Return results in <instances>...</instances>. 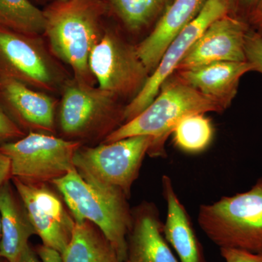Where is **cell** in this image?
<instances>
[{"label": "cell", "instance_id": "cell-31", "mask_svg": "<svg viewBox=\"0 0 262 262\" xmlns=\"http://www.w3.org/2000/svg\"><path fill=\"white\" fill-rule=\"evenodd\" d=\"M2 237V227H1V219H0V243H1Z\"/></svg>", "mask_w": 262, "mask_h": 262}, {"label": "cell", "instance_id": "cell-17", "mask_svg": "<svg viewBox=\"0 0 262 262\" xmlns=\"http://www.w3.org/2000/svg\"><path fill=\"white\" fill-rule=\"evenodd\" d=\"M162 189L167 206L163 234L169 246L173 248L180 262H208L189 213L168 176L162 177Z\"/></svg>", "mask_w": 262, "mask_h": 262}, {"label": "cell", "instance_id": "cell-30", "mask_svg": "<svg viewBox=\"0 0 262 262\" xmlns=\"http://www.w3.org/2000/svg\"><path fill=\"white\" fill-rule=\"evenodd\" d=\"M17 262H42L37 253L29 246L22 253Z\"/></svg>", "mask_w": 262, "mask_h": 262}, {"label": "cell", "instance_id": "cell-21", "mask_svg": "<svg viewBox=\"0 0 262 262\" xmlns=\"http://www.w3.org/2000/svg\"><path fill=\"white\" fill-rule=\"evenodd\" d=\"M206 114H193L184 117L173 133L175 145L187 154H199L211 145L214 129Z\"/></svg>", "mask_w": 262, "mask_h": 262}, {"label": "cell", "instance_id": "cell-14", "mask_svg": "<svg viewBox=\"0 0 262 262\" xmlns=\"http://www.w3.org/2000/svg\"><path fill=\"white\" fill-rule=\"evenodd\" d=\"M125 262H179L164 237L159 211L151 203L132 211Z\"/></svg>", "mask_w": 262, "mask_h": 262}, {"label": "cell", "instance_id": "cell-4", "mask_svg": "<svg viewBox=\"0 0 262 262\" xmlns=\"http://www.w3.org/2000/svg\"><path fill=\"white\" fill-rule=\"evenodd\" d=\"M198 222L220 248L262 253V177L246 192L201 205Z\"/></svg>", "mask_w": 262, "mask_h": 262}, {"label": "cell", "instance_id": "cell-9", "mask_svg": "<svg viewBox=\"0 0 262 262\" xmlns=\"http://www.w3.org/2000/svg\"><path fill=\"white\" fill-rule=\"evenodd\" d=\"M89 67L98 87L118 98L134 97L150 75L136 46L110 30H104L91 51Z\"/></svg>", "mask_w": 262, "mask_h": 262}, {"label": "cell", "instance_id": "cell-13", "mask_svg": "<svg viewBox=\"0 0 262 262\" xmlns=\"http://www.w3.org/2000/svg\"><path fill=\"white\" fill-rule=\"evenodd\" d=\"M0 98L24 127L34 132H55L57 101L49 94L0 73Z\"/></svg>", "mask_w": 262, "mask_h": 262}, {"label": "cell", "instance_id": "cell-1", "mask_svg": "<svg viewBox=\"0 0 262 262\" xmlns=\"http://www.w3.org/2000/svg\"><path fill=\"white\" fill-rule=\"evenodd\" d=\"M106 5L101 0L56 1L44 10L45 35L48 46L59 61L70 67L74 79L94 85L89 58L102 37V18Z\"/></svg>", "mask_w": 262, "mask_h": 262}, {"label": "cell", "instance_id": "cell-5", "mask_svg": "<svg viewBox=\"0 0 262 262\" xmlns=\"http://www.w3.org/2000/svg\"><path fill=\"white\" fill-rule=\"evenodd\" d=\"M61 91L58 120L65 136L106 138L123 124L125 106L122 107L115 94L74 78L67 81Z\"/></svg>", "mask_w": 262, "mask_h": 262}, {"label": "cell", "instance_id": "cell-29", "mask_svg": "<svg viewBox=\"0 0 262 262\" xmlns=\"http://www.w3.org/2000/svg\"><path fill=\"white\" fill-rule=\"evenodd\" d=\"M259 0H229L231 5V10H242L244 11L250 12L256 6Z\"/></svg>", "mask_w": 262, "mask_h": 262}, {"label": "cell", "instance_id": "cell-12", "mask_svg": "<svg viewBox=\"0 0 262 262\" xmlns=\"http://www.w3.org/2000/svg\"><path fill=\"white\" fill-rule=\"evenodd\" d=\"M247 24L229 14L217 19L196 39L177 70H185L213 62L246 61L245 38Z\"/></svg>", "mask_w": 262, "mask_h": 262}, {"label": "cell", "instance_id": "cell-18", "mask_svg": "<svg viewBox=\"0 0 262 262\" xmlns=\"http://www.w3.org/2000/svg\"><path fill=\"white\" fill-rule=\"evenodd\" d=\"M20 204L7 181L0 187V257L7 262H17L29 246V238L35 234L23 205Z\"/></svg>", "mask_w": 262, "mask_h": 262}, {"label": "cell", "instance_id": "cell-6", "mask_svg": "<svg viewBox=\"0 0 262 262\" xmlns=\"http://www.w3.org/2000/svg\"><path fill=\"white\" fill-rule=\"evenodd\" d=\"M0 73L47 94L62 91L70 80L67 71L41 36L0 27Z\"/></svg>", "mask_w": 262, "mask_h": 262}, {"label": "cell", "instance_id": "cell-15", "mask_svg": "<svg viewBox=\"0 0 262 262\" xmlns=\"http://www.w3.org/2000/svg\"><path fill=\"white\" fill-rule=\"evenodd\" d=\"M250 71L253 67L247 61H219L177 70L176 75L225 110L237 94L241 77Z\"/></svg>", "mask_w": 262, "mask_h": 262}, {"label": "cell", "instance_id": "cell-22", "mask_svg": "<svg viewBox=\"0 0 262 262\" xmlns=\"http://www.w3.org/2000/svg\"><path fill=\"white\" fill-rule=\"evenodd\" d=\"M128 30L140 32L161 13L167 0H108Z\"/></svg>", "mask_w": 262, "mask_h": 262}, {"label": "cell", "instance_id": "cell-3", "mask_svg": "<svg viewBox=\"0 0 262 262\" xmlns=\"http://www.w3.org/2000/svg\"><path fill=\"white\" fill-rule=\"evenodd\" d=\"M175 75L164 82L159 94L142 113L108 134L103 143L149 136L153 144L148 155L151 158L165 157V141L182 119L193 114L225 111L219 103Z\"/></svg>", "mask_w": 262, "mask_h": 262}, {"label": "cell", "instance_id": "cell-23", "mask_svg": "<svg viewBox=\"0 0 262 262\" xmlns=\"http://www.w3.org/2000/svg\"><path fill=\"white\" fill-rule=\"evenodd\" d=\"M246 61L253 67V71L262 74V35L248 29L245 38Z\"/></svg>", "mask_w": 262, "mask_h": 262}, {"label": "cell", "instance_id": "cell-24", "mask_svg": "<svg viewBox=\"0 0 262 262\" xmlns=\"http://www.w3.org/2000/svg\"><path fill=\"white\" fill-rule=\"evenodd\" d=\"M22 129L6 113L0 106V139H20L24 137Z\"/></svg>", "mask_w": 262, "mask_h": 262}, {"label": "cell", "instance_id": "cell-8", "mask_svg": "<svg viewBox=\"0 0 262 262\" xmlns=\"http://www.w3.org/2000/svg\"><path fill=\"white\" fill-rule=\"evenodd\" d=\"M81 146L80 141L31 131L18 141L3 144L0 151L9 158L12 177L43 184L75 170L74 158Z\"/></svg>", "mask_w": 262, "mask_h": 262}, {"label": "cell", "instance_id": "cell-20", "mask_svg": "<svg viewBox=\"0 0 262 262\" xmlns=\"http://www.w3.org/2000/svg\"><path fill=\"white\" fill-rule=\"evenodd\" d=\"M0 27L31 36H42L46 29L44 10L29 0H0Z\"/></svg>", "mask_w": 262, "mask_h": 262}, {"label": "cell", "instance_id": "cell-11", "mask_svg": "<svg viewBox=\"0 0 262 262\" xmlns=\"http://www.w3.org/2000/svg\"><path fill=\"white\" fill-rule=\"evenodd\" d=\"M13 184L35 234L43 245L62 253L70 244L76 222L59 198L43 184L13 178Z\"/></svg>", "mask_w": 262, "mask_h": 262}, {"label": "cell", "instance_id": "cell-25", "mask_svg": "<svg viewBox=\"0 0 262 262\" xmlns=\"http://www.w3.org/2000/svg\"><path fill=\"white\" fill-rule=\"evenodd\" d=\"M220 253L225 262H262V253L229 248H220Z\"/></svg>", "mask_w": 262, "mask_h": 262}, {"label": "cell", "instance_id": "cell-10", "mask_svg": "<svg viewBox=\"0 0 262 262\" xmlns=\"http://www.w3.org/2000/svg\"><path fill=\"white\" fill-rule=\"evenodd\" d=\"M230 10L229 0H206L195 18L170 43L142 89L125 106L123 123L135 118L154 101L164 82L176 72L179 63L196 39L213 21L229 14Z\"/></svg>", "mask_w": 262, "mask_h": 262}, {"label": "cell", "instance_id": "cell-7", "mask_svg": "<svg viewBox=\"0 0 262 262\" xmlns=\"http://www.w3.org/2000/svg\"><path fill=\"white\" fill-rule=\"evenodd\" d=\"M152 144L151 136H137L96 147L81 146L76 151L74 163L84 180L117 188L128 198Z\"/></svg>", "mask_w": 262, "mask_h": 262}, {"label": "cell", "instance_id": "cell-28", "mask_svg": "<svg viewBox=\"0 0 262 262\" xmlns=\"http://www.w3.org/2000/svg\"><path fill=\"white\" fill-rule=\"evenodd\" d=\"M248 15L251 23L257 29V32L262 35V0H259Z\"/></svg>", "mask_w": 262, "mask_h": 262}, {"label": "cell", "instance_id": "cell-32", "mask_svg": "<svg viewBox=\"0 0 262 262\" xmlns=\"http://www.w3.org/2000/svg\"><path fill=\"white\" fill-rule=\"evenodd\" d=\"M56 1H65V0H56Z\"/></svg>", "mask_w": 262, "mask_h": 262}, {"label": "cell", "instance_id": "cell-16", "mask_svg": "<svg viewBox=\"0 0 262 262\" xmlns=\"http://www.w3.org/2000/svg\"><path fill=\"white\" fill-rule=\"evenodd\" d=\"M206 0H174L154 29L136 47L138 55L151 74L159 64L172 41L195 18Z\"/></svg>", "mask_w": 262, "mask_h": 262}, {"label": "cell", "instance_id": "cell-26", "mask_svg": "<svg viewBox=\"0 0 262 262\" xmlns=\"http://www.w3.org/2000/svg\"><path fill=\"white\" fill-rule=\"evenodd\" d=\"M36 252L42 262H63L61 253L44 245L38 246Z\"/></svg>", "mask_w": 262, "mask_h": 262}, {"label": "cell", "instance_id": "cell-19", "mask_svg": "<svg viewBox=\"0 0 262 262\" xmlns=\"http://www.w3.org/2000/svg\"><path fill=\"white\" fill-rule=\"evenodd\" d=\"M61 255L63 262H125L102 232L89 222L76 223L70 244Z\"/></svg>", "mask_w": 262, "mask_h": 262}, {"label": "cell", "instance_id": "cell-2", "mask_svg": "<svg viewBox=\"0 0 262 262\" xmlns=\"http://www.w3.org/2000/svg\"><path fill=\"white\" fill-rule=\"evenodd\" d=\"M51 184L61 193L76 223L94 224L125 261L133 219L128 198L117 188L84 180L76 169Z\"/></svg>", "mask_w": 262, "mask_h": 262}, {"label": "cell", "instance_id": "cell-27", "mask_svg": "<svg viewBox=\"0 0 262 262\" xmlns=\"http://www.w3.org/2000/svg\"><path fill=\"white\" fill-rule=\"evenodd\" d=\"M11 177V165L9 158L0 151V187Z\"/></svg>", "mask_w": 262, "mask_h": 262}]
</instances>
